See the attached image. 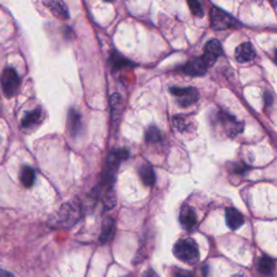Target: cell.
Segmentation results:
<instances>
[{
    "label": "cell",
    "instance_id": "obj_1",
    "mask_svg": "<svg viewBox=\"0 0 277 277\" xmlns=\"http://www.w3.org/2000/svg\"><path fill=\"white\" fill-rule=\"evenodd\" d=\"M81 210L75 201H68L61 206L57 214L52 216L50 224L54 227H71L80 219Z\"/></svg>",
    "mask_w": 277,
    "mask_h": 277
},
{
    "label": "cell",
    "instance_id": "obj_2",
    "mask_svg": "<svg viewBox=\"0 0 277 277\" xmlns=\"http://www.w3.org/2000/svg\"><path fill=\"white\" fill-rule=\"evenodd\" d=\"M128 157H129V151L126 149L115 150L108 155L105 169L103 172V177H102V184L107 188V191L113 190L119 164H121L123 160L127 159Z\"/></svg>",
    "mask_w": 277,
    "mask_h": 277
},
{
    "label": "cell",
    "instance_id": "obj_3",
    "mask_svg": "<svg viewBox=\"0 0 277 277\" xmlns=\"http://www.w3.org/2000/svg\"><path fill=\"white\" fill-rule=\"evenodd\" d=\"M173 253L184 263L195 264L199 261L198 246L192 238H183L175 243Z\"/></svg>",
    "mask_w": 277,
    "mask_h": 277
},
{
    "label": "cell",
    "instance_id": "obj_4",
    "mask_svg": "<svg viewBox=\"0 0 277 277\" xmlns=\"http://www.w3.org/2000/svg\"><path fill=\"white\" fill-rule=\"evenodd\" d=\"M210 18L212 29L217 31H223L239 26V22L236 18H234L232 15L223 10H221L220 8L217 7H214L211 9Z\"/></svg>",
    "mask_w": 277,
    "mask_h": 277
},
{
    "label": "cell",
    "instance_id": "obj_5",
    "mask_svg": "<svg viewBox=\"0 0 277 277\" xmlns=\"http://www.w3.org/2000/svg\"><path fill=\"white\" fill-rule=\"evenodd\" d=\"M0 81H2L3 91L7 98L13 97L21 84L20 76H18L16 71L12 67H8L3 72Z\"/></svg>",
    "mask_w": 277,
    "mask_h": 277
},
{
    "label": "cell",
    "instance_id": "obj_6",
    "mask_svg": "<svg viewBox=\"0 0 277 277\" xmlns=\"http://www.w3.org/2000/svg\"><path fill=\"white\" fill-rule=\"evenodd\" d=\"M170 92L173 97L177 98L178 103L183 107H187L194 104L199 98L197 89L193 87H187V88L171 87Z\"/></svg>",
    "mask_w": 277,
    "mask_h": 277
},
{
    "label": "cell",
    "instance_id": "obj_7",
    "mask_svg": "<svg viewBox=\"0 0 277 277\" xmlns=\"http://www.w3.org/2000/svg\"><path fill=\"white\" fill-rule=\"evenodd\" d=\"M218 122L228 136H235L244 130V124L238 122L235 116L229 115L228 113L220 112L218 114Z\"/></svg>",
    "mask_w": 277,
    "mask_h": 277
},
{
    "label": "cell",
    "instance_id": "obj_8",
    "mask_svg": "<svg viewBox=\"0 0 277 277\" xmlns=\"http://www.w3.org/2000/svg\"><path fill=\"white\" fill-rule=\"evenodd\" d=\"M223 50L222 45H221L220 41L217 39H212L207 42L205 47V53L202 55V60L205 61L207 66H212L217 62L220 55H222Z\"/></svg>",
    "mask_w": 277,
    "mask_h": 277
},
{
    "label": "cell",
    "instance_id": "obj_9",
    "mask_svg": "<svg viewBox=\"0 0 277 277\" xmlns=\"http://www.w3.org/2000/svg\"><path fill=\"white\" fill-rule=\"evenodd\" d=\"M207 70L208 66L202 58H193L183 67V72L190 76H202Z\"/></svg>",
    "mask_w": 277,
    "mask_h": 277
},
{
    "label": "cell",
    "instance_id": "obj_10",
    "mask_svg": "<svg viewBox=\"0 0 277 277\" xmlns=\"http://www.w3.org/2000/svg\"><path fill=\"white\" fill-rule=\"evenodd\" d=\"M179 221L182 227L187 230H191L195 227L197 223V217L195 211L190 206H183L180 211Z\"/></svg>",
    "mask_w": 277,
    "mask_h": 277
},
{
    "label": "cell",
    "instance_id": "obj_11",
    "mask_svg": "<svg viewBox=\"0 0 277 277\" xmlns=\"http://www.w3.org/2000/svg\"><path fill=\"white\" fill-rule=\"evenodd\" d=\"M256 52L251 45V43L245 42L241 45H238L235 51V59L239 63H247L255 59Z\"/></svg>",
    "mask_w": 277,
    "mask_h": 277
},
{
    "label": "cell",
    "instance_id": "obj_12",
    "mask_svg": "<svg viewBox=\"0 0 277 277\" xmlns=\"http://www.w3.org/2000/svg\"><path fill=\"white\" fill-rule=\"evenodd\" d=\"M225 220L226 224L230 229H238L244 223V216L235 208H226L225 210Z\"/></svg>",
    "mask_w": 277,
    "mask_h": 277
},
{
    "label": "cell",
    "instance_id": "obj_13",
    "mask_svg": "<svg viewBox=\"0 0 277 277\" xmlns=\"http://www.w3.org/2000/svg\"><path fill=\"white\" fill-rule=\"evenodd\" d=\"M257 271L263 277L272 276L275 270V261L267 256H262L257 261Z\"/></svg>",
    "mask_w": 277,
    "mask_h": 277
},
{
    "label": "cell",
    "instance_id": "obj_14",
    "mask_svg": "<svg viewBox=\"0 0 277 277\" xmlns=\"http://www.w3.org/2000/svg\"><path fill=\"white\" fill-rule=\"evenodd\" d=\"M42 118V112L41 108H36L31 112H27L21 121V126L25 130H29V129H33L35 126L38 125L41 122Z\"/></svg>",
    "mask_w": 277,
    "mask_h": 277
},
{
    "label": "cell",
    "instance_id": "obj_15",
    "mask_svg": "<svg viewBox=\"0 0 277 277\" xmlns=\"http://www.w3.org/2000/svg\"><path fill=\"white\" fill-rule=\"evenodd\" d=\"M81 116L76 109H70L67 117V126L72 136H76L81 130Z\"/></svg>",
    "mask_w": 277,
    "mask_h": 277
},
{
    "label": "cell",
    "instance_id": "obj_16",
    "mask_svg": "<svg viewBox=\"0 0 277 277\" xmlns=\"http://www.w3.org/2000/svg\"><path fill=\"white\" fill-rule=\"evenodd\" d=\"M43 5L49 8V10L52 12V14L54 16L62 18V20H65V18L70 17V12H68V9H67V6L65 5V3L48 2V3H43Z\"/></svg>",
    "mask_w": 277,
    "mask_h": 277
},
{
    "label": "cell",
    "instance_id": "obj_17",
    "mask_svg": "<svg viewBox=\"0 0 277 277\" xmlns=\"http://www.w3.org/2000/svg\"><path fill=\"white\" fill-rule=\"evenodd\" d=\"M115 233V222L112 218H106L102 225V232L100 235V242L102 244L108 243Z\"/></svg>",
    "mask_w": 277,
    "mask_h": 277
},
{
    "label": "cell",
    "instance_id": "obj_18",
    "mask_svg": "<svg viewBox=\"0 0 277 277\" xmlns=\"http://www.w3.org/2000/svg\"><path fill=\"white\" fill-rule=\"evenodd\" d=\"M138 175L143 182L144 186L151 187L155 183V173L152 168V166L149 164H142L138 168Z\"/></svg>",
    "mask_w": 277,
    "mask_h": 277
},
{
    "label": "cell",
    "instance_id": "obj_19",
    "mask_svg": "<svg viewBox=\"0 0 277 277\" xmlns=\"http://www.w3.org/2000/svg\"><path fill=\"white\" fill-rule=\"evenodd\" d=\"M20 179L25 188H32L36 180V174L34 169L31 168L30 166H23L20 173Z\"/></svg>",
    "mask_w": 277,
    "mask_h": 277
},
{
    "label": "cell",
    "instance_id": "obj_20",
    "mask_svg": "<svg viewBox=\"0 0 277 277\" xmlns=\"http://www.w3.org/2000/svg\"><path fill=\"white\" fill-rule=\"evenodd\" d=\"M109 62L110 64H112V66L117 70L122 67H127V66H133V63H131L126 58L122 57V55H119L118 53H114L112 55V58H110Z\"/></svg>",
    "mask_w": 277,
    "mask_h": 277
},
{
    "label": "cell",
    "instance_id": "obj_21",
    "mask_svg": "<svg viewBox=\"0 0 277 277\" xmlns=\"http://www.w3.org/2000/svg\"><path fill=\"white\" fill-rule=\"evenodd\" d=\"M145 138H146V141L150 143L159 142L161 140V132L157 127L151 126L145 132Z\"/></svg>",
    "mask_w": 277,
    "mask_h": 277
},
{
    "label": "cell",
    "instance_id": "obj_22",
    "mask_svg": "<svg viewBox=\"0 0 277 277\" xmlns=\"http://www.w3.org/2000/svg\"><path fill=\"white\" fill-rule=\"evenodd\" d=\"M189 6H190L191 11L193 12L194 15H196V16L204 15V9H202V6L200 3L191 0V2H189Z\"/></svg>",
    "mask_w": 277,
    "mask_h": 277
},
{
    "label": "cell",
    "instance_id": "obj_23",
    "mask_svg": "<svg viewBox=\"0 0 277 277\" xmlns=\"http://www.w3.org/2000/svg\"><path fill=\"white\" fill-rule=\"evenodd\" d=\"M171 277H195L190 271L179 269V267H173L171 270Z\"/></svg>",
    "mask_w": 277,
    "mask_h": 277
},
{
    "label": "cell",
    "instance_id": "obj_24",
    "mask_svg": "<svg viewBox=\"0 0 277 277\" xmlns=\"http://www.w3.org/2000/svg\"><path fill=\"white\" fill-rule=\"evenodd\" d=\"M272 103H273V97L269 94V92H266L265 94V104L272 105Z\"/></svg>",
    "mask_w": 277,
    "mask_h": 277
},
{
    "label": "cell",
    "instance_id": "obj_25",
    "mask_svg": "<svg viewBox=\"0 0 277 277\" xmlns=\"http://www.w3.org/2000/svg\"><path fill=\"white\" fill-rule=\"evenodd\" d=\"M0 277H15L13 274L10 272L5 271V270H0Z\"/></svg>",
    "mask_w": 277,
    "mask_h": 277
},
{
    "label": "cell",
    "instance_id": "obj_26",
    "mask_svg": "<svg viewBox=\"0 0 277 277\" xmlns=\"http://www.w3.org/2000/svg\"><path fill=\"white\" fill-rule=\"evenodd\" d=\"M143 277H159V276L157 275L153 270H149V271H147V272L144 274Z\"/></svg>",
    "mask_w": 277,
    "mask_h": 277
},
{
    "label": "cell",
    "instance_id": "obj_27",
    "mask_svg": "<svg viewBox=\"0 0 277 277\" xmlns=\"http://www.w3.org/2000/svg\"><path fill=\"white\" fill-rule=\"evenodd\" d=\"M233 277H245V276L242 275V274H238V275H235V276H233Z\"/></svg>",
    "mask_w": 277,
    "mask_h": 277
},
{
    "label": "cell",
    "instance_id": "obj_28",
    "mask_svg": "<svg viewBox=\"0 0 277 277\" xmlns=\"http://www.w3.org/2000/svg\"><path fill=\"white\" fill-rule=\"evenodd\" d=\"M275 62L277 63V50L275 51Z\"/></svg>",
    "mask_w": 277,
    "mask_h": 277
},
{
    "label": "cell",
    "instance_id": "obj_29",
    "mask_svg": "<svg viewBox=\"0 0 277 277\" xmlns=\"http://www.w3.org/2000/svg\"><path fill=\"white\" fill-rule=\"evenodd\" d=\"M123 277H129V276H123Z\"/></svg>",
    "mask_w": 277,
    "mask_h": 277
}]
</instances>
